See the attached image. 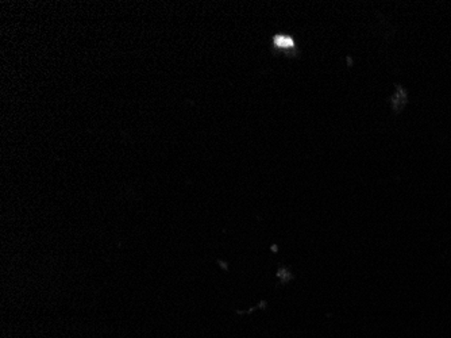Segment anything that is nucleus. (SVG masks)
Returning a JSON list of instances; mask_svg holds the SVG:
<instances>
[{"label": "nucleus", "instance_id": "f257e3e1", "mask_svg": "<svg viewBox=\"0 0 451 338\" xmlns=\"http://www.w3.org/2000/svg\"><path fill=\"white\" fill-rule=\"evenodd\" d=\"M275 43L277 47H281V49H290L294 46V43L290 37L288 36H276L275 37Z\"/></svg>", "mask_w": 451, "mask_h": 338}]
</instances>
